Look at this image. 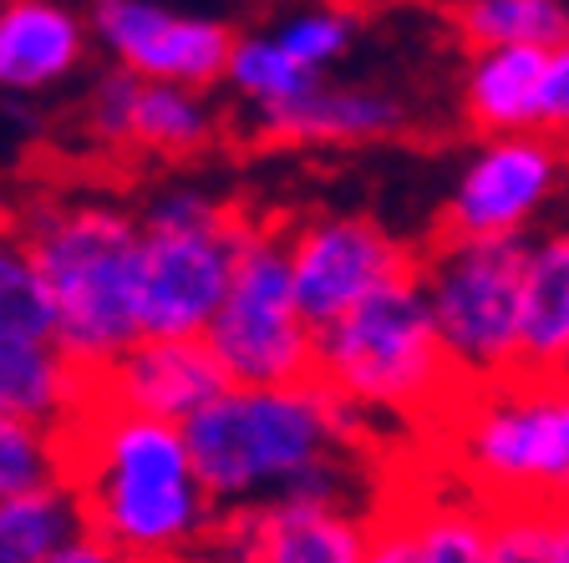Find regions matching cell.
<instances>
[{
    "label": "cell",
    "mask_w": 569,
    "mask_h": 563,
    "mask_svg": "<svg viewBox=\"0 0 569 563\" xmlns=\"http://www.w3.org/2000/svg\"><path fill=\"white\" fill-rule=\"evenodd\" d=\"M82 529L87 513L71 482H47L31 493L0 497V563H47Z\"/></svg>",
    "instance_id": "44dd1931"
},
{
    "label": "cell",
    "mask_w": 569,
    "mask_h": 563,
    "mask_svg": "<svg viewBox=\"0 0 569 563\" xmlns=\"http://www.w3.org/2000/svg\"><path fill=\"white\" fill-rule=\"evenodd\" d=\"M316 381L346 406L438 426L462 396V381L442 351L422 274L381 284L336 325L316 330Z\"/></svg>",
    "instance_id": "5b68a950"
},
{
    "label": "cell",
    "mask_w": 569,
    "mask_h": 563,
    "mask_svg": "<svg viewBox=\"0 0 569 563\" xmlns=\"http://www.w3.org/2000/svg\"><path fill=\"white\" fill-rule=\"evenodd\" d=\"M310 82H316V77L284 57V47L274 41V31L270 36H239L234 57H229V71H224L229 92L244 97V102H254L260 112L296 102Z\"/></svg>",
    "instance_id": "cb8c5ba5"
},
{
    "label": "cell",
    "mask_w": 569,
    "mask_h": 563,
    "mask_svg": "<svg viewBox=\"0 0 569 563\" xmlns=\"http://www.w3.org/2000/svg\"><path fill=\"white\" fill-rule=\"evenodd\" d=\"M0 16H6V0H0Z\"/></svg>",
    "instance_id": "836d02e7"
},
{
    "label": "cell",
    "mask_w": 569,
    "mask_h": 563,
    "mask_svg": "<svg viewBox=\"0 0 569 563\" xmlns=\"http://www.w3.org/2000/svg\"><path fill=\"white\" fill-rule=\"evenodd\" d=\"M203 341H209L213 361L224 365L229 386L260 391L316 381V330L300 315L280 223L249 219L244 239H239L229 300Z\"/></svg>",
    "instance_id": "52a82bcc"
},
{
    "label": "cell",
    "mask_w": 569,
    "mask_h": 563,
    "mask_svg": "<svg viewBox=\"0 0 569 563\" xmlns=\"http://www.w3.org/2000/svg\"><path fill=\"white\" fill-rule=\"evenodd\" d=\"M87 26L118 57L122 71H132L142 82L193 87V92H209L224 82L239 41L224 21L178 16L158 0H92Z\"/></svg>",
    "instance_id": "8fae6325"
},
{
    "label": "cell",
    "mask_w": 569,
    "mask_h": 563,
    "mask_svg": "<svg viewBox=\"0 0 569 563\" xmlns=\"http://www.w3.org/2000/svg\"><path fill=\"white\" fill-rule=\"evenodd\" d=\"M523 371H569V223L529 239L523 259Z\"/></svg>",
    "instance_id": "e0dca14e"
},
{
    "label": "cell",
    "mask_w": 569,
    "mask_h": 563,
    "mask_svg": "<svg viewBox=\"0 0 569 563\" xmlns=\"http://www.w3.org/2000/svg\"><path fill=\"white\" fill-rule=\"evenodd\" d=\"M92 386L107 406L189 426L209 401L229 391V375L213 361L209 341H138L107 371H97Z\"/></svg>",
    "instance_id": "4fadbf2b"
},
{
    "label": "cell",
    "mask_w": 569,
    "mask_h": 563,
    "mask_svg": "<svg viewBox=\"0 0 569 563\" xmlns=\"http://www.w3.org/2000/svg\"><path fill=\"white\" fill-rule=\"evenodd\" d=\"M545 57L533 47H488L468 51L462 67V118L483 138L539 132V92H545Z\"/></svg>",
    "instance_id": "2e32d148"
},
{
    "label": "cell",
    "mask_w": 569,
    "mask_h": 563,
    "mask_svg": "<svg viewBox=\"0 0 569 563\" xmlns=\"http://www.w3.org/2000/svg\"><path fill=\"white\" fill-rule=\"evenodd\" d=\"M452 31L468 51L488 47H533L555 51L569 41V0H458Z\"/></svg>",
    "instance_id": "7402d4cb"
},
{
    "label": "cell",
    "mask_w": 569,
    "mask_h": 563,
    "mask_svg": "<svg viewBox=\"0 0 569 563\" xmlns=\"http://www.w3.org/2000/svg\"><path fill=\"white\" fill-rule=\"evenodd\" d=\"M351 36H356V21L341 6H316V11H300L284 26H274V41L284 47V57L296 67H306L310 77H320L331 61H341Z\"/></svg>",
    "instance_id": "4316f807"
},
{
    "label": "cell",
    "mask_w": 569,
    "mask_h": 563,
    "mask_svg": "<svg viewBox=\"0 0 569 563\" xmlns=\"http://www.w3.org/2000/svg\"><path fill=\"white\" fill-rule=\"evenodd\" d=\"M493 563H565V513L493 507Z\"/></svg>",
    "instance_id": "484cf974"
},
{
    "label": "cell",
    "mask_w": 569,
    "mask_h": 563,
    "mask_svg": "<svg viewBox=\"0 0 569 563\" xmlns=\"http://www.w3.org/2000/svg\"><path fill=\"white\" fill-rule=\"evenodd\" d=\"M138 97H142V77L132 71H107L102 82L87 92L82 107V132L107 148V153H128L132 148V112H138Z\"/></svg>",
    "instance_id": "83f0119b"
},
{
    "label": "cell",
    "mask_w": 569,
    "mask_h": 563,
    "mask_svg": "<svg viewBox=\"0 0 569 563\" xmlns=\"http://www.w3.org/2000/svg\"><path fill=\"white\" fill-rule=\"evenodd\" d=\"M539 132L569 148V41L545 57V92H539Z\"/></svg>",
    "instance_id": "f1b7e54d"
},
{
    "label": "cell",
    "mask_w": 569,
    "mask_h": 563,
    "mask_svg": "<svg viewBox=\"0 0 569 563\" xmlns=\"http://www.w3.org/2000/svg\"><path fill=\"white\" fill-rule=\"evenodd\" d=\"M47 482H61L57 432L0 416V497L31 493V487H47Z\"/></svg>",
    "instance_id": "d4e9b609"
},
{
    "label": "cell",
    "mask_w": 569,
    "mask_h": 563,
    "mask_svg": "<svg viewBox=\"0 0 569 563\" xmlns=\"http://www.w3.org/2000/svg\"><path fill=\"white\" fill-rule=\"evenodd\" d=\"M57 300L21 239L0 244V335L57 345Z\"/></svg>",
    "instance_id": "603a6c76"
},
{
    "label": "cell",
    "mask_w": 569,
    "mask_h": 563,
    "mask_svg": "<svg viewBox=\"0 0 569 563\" xmlns=\"http://www.w3.org/2000/svg\"><path fill=\"white\" fill-rule=\"evenodd\" d=\"M199 487L219 513L280 497L296 477L346 458L367 436V416L331 386H229L183 426Z\"/></svg>",
    "instance_id": "7a4b0ae2"
},
{
    "label": "cell",
    "mask_w": 569,
    "mask_h": 563,
    "mask_svg": "<svg viewBox=\"0 0 569 563\" xmlns=\"http://www.w3.org/2000/svg\"><path fill=\"white\" fill-rule=\"evenodd\" d=\"M61 442V482L77 487L87 529L122 543L148 563H173L199 549L219 523L213 497L199 487L189 436L178 422L107 406L87 375V396Z\"/></svg>",
    "instance_id": "6da1fadb"
},
{
    "label": "cell",
    "mask_w": 569,
    "mask_h": 563,
    "mask_svg": "<svg viewBox=\"0 0 569 563\" xmlns=\"http://www.w3.org/2000/svg\"><path fill=\"white\" fill-rule=\"evenodd\" d=\"M92 26L57 0H6L0 16V92L36 97L87 61Z\"/></svg>",
    "instance_id": "5bb4252c"
},
{
    "label": "cell",
    "mask_w": 569,
    "mask_h": 563,
    "mask_svg": "<svg viewBox=\"0 0 569 563\" xmlns=\"http://www.w3.org/2000/svg\"><path fill=\"white\" fill-rule=\"evenodd\" d=\"M367 563H422L417 559V533L391 493L377 503V529H371Z\"/></svg>",
    "instance_id": "f546056e"
},
{
    "label": "cell",
    "mask_w": 569,
    "mask_h": 563,
    "mask_svg": "<svg viewBox=\"0 0 569 563\" xmlns=\"http://www.w3.org/2000/svg\"><path fill=\"white\" fill-rule=\"evenodd\" d=\"M47 563H148V559H138V553H128L122 543H112V539H102V533H92V529H82L71 543H61L57 553H51Z\"/></svg>",
    "instance_id": "4dcf8cb0"
},
{
    "label": "cell",
    "mask_w": 569,
    "mask_h": 563,
    "mask_svg": "<svg viewBox=\"0 0 569 563\" xmlns=\"http://www.w3.org/2000/svg\"><path fill=\"white\" fill-rule=\"evenodd\" d=\"M173 563H260V559H254V553H244L239 543H229V539H219V533H209L199 549L178 553Z\"/></svg>",
    "instance_id": "1f68e13d"
},
{
    "label": "cell",
    "mask_w": 569,
    "mask_h": 563,
    "mask_svg": "<svg viewBox=\"0 0 569 563\" xmlns=\"http://www.w3.org/2000/svg\"><path fill=\"white\" fill-rule=\"evenodd\" d=\"M371 529H377V507L296 493L254 507H229L213 523L219 539L239 543L260 563H367Z\"/></svg>",
    "instance_id": "7c38bea8"
},
{
    "label": "cell",
    "mask_w": 569,
    "mask_h": 563,
    "mask_svg": "<svg viewBox=\"0 0 569 563\" xmlns=\"http://www.w3.org/2000/svg\"><path fill=\"white\" fill-rule=\"evenodd\" d=\"M249 219L234 213L203 229H142L138 325L142 341H203L234 280Z\"/></svg>",
    "instance_id": "30bf717a"
},
{
    "label": "cell",
    "mask_w": 569,
    "mask_h": 563,
    "mask_svg": "<svg viewBox=\"0 0 569 563\" xmlns=\"http://www.w3.org/2000/svg\"><path fill=\"white\" fill-rule=\"evenodd\" d=\"M213 142H219V107L209 102V92L142 82L138 112H132V153L199 158Z\"/></svg>",
    "instance_id": "ffe728a7"
},
{
    "label": "cell",
    "mask_w": 569,
    "mask_h": 563,
    "mask_svg": "<svg viewBox=\"0 0 569 563\" xmlns=\"http://www.w3.org/2000/svg\"><path fill=\"white\" fill-rule=\"evenodd\" d=\"M438 432L478 503L569 513V371L468 386Z\"/></svg>",
    "instance_id": "277c9868"
},
{
    "label": "cell",
    "mask_w": 569,
    "mask_h": 563,
    "mask_svg": "<svg viewBox=\"0 0 569 563\" xmlns=\"http://www.w3.org/2000/svg\"><path fill=\"white\" fill-rule=\"evenodd\" d=\"M16 234H21V209H11V203L0 199V244H11Z\"/></svg>",
    "instance_id": "d6a6232c"
},
{
    "label": "cell",
    "mask_w": 569,
    "mask_h": 563,
    "mask_svg": "<svg viewBox=\"0 0 569 563\" xmlns=\"http://www.w3.org/2000/svg\"><path fill=\"white\" fill-rule=\"evenodd\" d=\"M82 396H87V371H77L61 355V345L0 335V416L61 432L77 416Z\"/></svg>",
    "instance_id": "ac0fdd59"
},
{
    "label": "cell",
    "mask_w": 569,
    "mask_h": 563,
    "mask_svg": "<svg viewBox=\"0 0 569 563\" xmlns=\"http://www.w3.org/2000/svg\"><path fill=\"white\" fill-rule=\"evenodd\" d=\"M391 497L412 523L422 563H493V507L462 482H407Z\"/></svg>",
    "instance_id": "d6986e66"
},
{
    "label": "cell",
    "mask_w": 569,
    "mask_h": 563,
    "mask_svg": "<svg viewBox=\"0 0 569 563\" xmlns=\"http://www.w3.org/2000/svg\"><path fill=\"white\" fill-rule=\"evenodd\" d=\"M523 259L529 239H432L422 290L462 386L523 371Z\"/></svg>",
    "instance_id": "8992f818"
},
{
    "label": "cell",
    "mask_w": 569,
    "mask_h": 563,
    "mask_svg": "<svg viewBox=\"0 0 569 563\" xmlns=\"http://www.w3.org/2000/svg\"><path fill=\"white\" fill-rule=\"evenodd\" d=\"M407 128V107L371 87L310 82L296 102L260 112V132L270 142H377Z\"/></svg>",
    "instance_id": "9a60e30c"
},
{
    "label": "cell",
    "mask_w": 569,
    "mask_h": 563,
    "mask_svg": "<svg viewBox=\"0 0 569 563\" xmlns=\"http://www.w3.org/2000/svg\"><path fill=\"white\" fill-rule=\"evenodd\" d=\"M569 183V148L545 132L483 138L438 213V239H533V223Z\"/></svg>",
    "instance_id": "ba28073f"
},
{
    "label": "cell",
    "mask_w": 569,
    "mask_h": 563,
    "mask_svg": "<svg viewBox=\"0 0 569 563\" xmlns=\"http://www.w3.org/2000/svg\"><path fill=\"white\" fill-rule=\"evenodd\" d=\"M21 239L57 300V345L77 371L97 375L142 341L138 270L142 223L118 203L41 199L21 209Z\"/></svg>",
    "instance_id": "3957f363"
},
{
    "label": "cell",
    "mask_w": 569,
    "mask_h": 563,
    "mask_svg": "<svg viewBox=\"0 0 569 563\" xmlns=\"http://www.w3.org/2000/svg\"><path fill=\"white\" fill-rule=\"evenodd\" d=\"M565 188H569V183H565Z\"/></svg>",
    "instance_id": "e575fe53"
},
{
    "label": "cell",
    "mask_w": 569,
    "mask_h": 563,
    "mask_svg": "<svg viewBox=\"0 0 569 563\" xmlns=\"http://www.w3.org/2000/svg\"><path fill=\"white\" fill-rule=\"evenodd\" d=\"M296 300L310 330H326L381 284L422 270V249L381 229L367 213H310L284 229Z\"/></svg>",
    "instance_id": "9c48e42d"
}]
</instances>
